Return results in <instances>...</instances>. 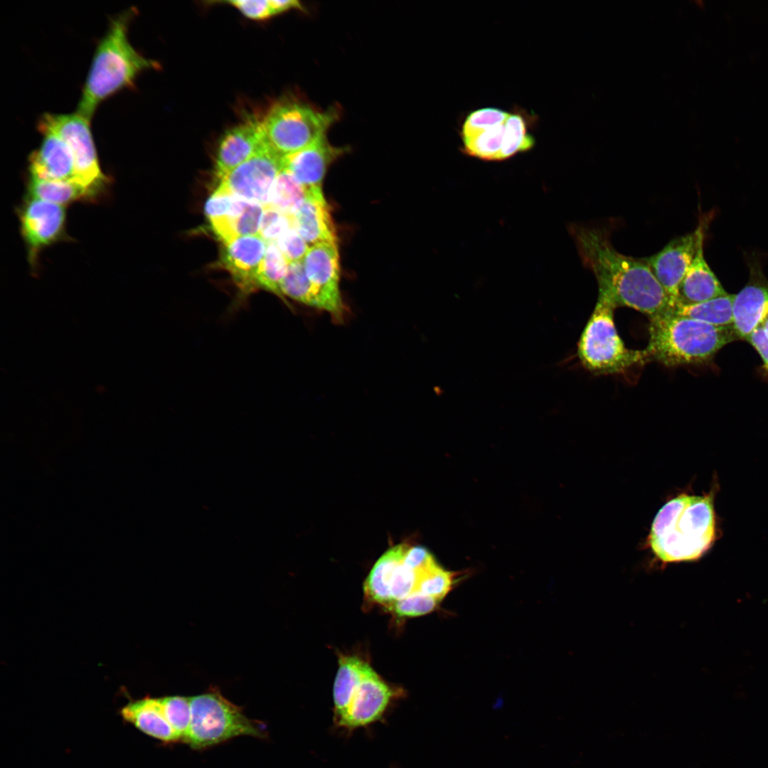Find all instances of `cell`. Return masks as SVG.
Here are the masks:
<instances>
[{
  "mask_svg": "<svg viewBox=\"0 0 768 768\" xmlns=\"http://www.w3.org/2000/svg\"><path fill=\"white\" fill-rule=\"evenodd\" d=\"M266 146L262 121L250 118L228 130L216 152L215 175L220 181Z\"/></svg>",
  "mask_w": 768,
  "mask_h": 768,
  "instance_id": "cell-15",
  "label": "cell"
},
{
  "mask_svg": "<svg viewBox=\"0 0 768 768\" xmlns=\"http://www.w3.org/2000/svg\"><path fill=\"white\" fill-rule=\"evenodd\" d=\"M90 122L76 112H46L41 115L37 127L42 134H55L66 142L75 161V180L97 193L108 178L100 166Z\"/></svg>",
  "mask_w": 768,
  "mask_h": 768,
  "instance_id": "cell-10",
  "label": "cell"
},
{
  "mask_svg": "<svg viewBox=\"0 0 768 768\" xmlns=\"http://www.w3.org/2000/svg\"><path fill=\"white\" fill-rule=\"evenodd\" d=\"M275 243L289 262L302 260L310 247L295 228L288 230Z\"/></svg>",
  "mask_w": 768,
  "mask_h": 768,
  "instance_id": "cell-33",
  "label": "cell"
},
{
  "mask_svg": "<svg viewBox=\"0 0 768 768\" xmlns=\"http://www.w3.org/2000/svg\"><path fill=\"white\" fill-rule=\"evenodd\" d=\"M505 134L501 153V161L506 160L518 153L533 147L535 139L528 131V124L521 114L510 113L504 123Z\"/></svg>",
  "mask_w": 768,
  "mask_h": 768,
  "instance_id": "cell-28",
  "label": "cell"
},
{
  "mask_svg": "<svg viewBox=\"0 0 768 768\" xmlns=\"http://www.w3.org/2000/svg\"><path fill=\"white\" fill-rule=\"evenodd\" d=\"M272 15L282 13L293 9L302 8L301 4L295 0H269Z\"/></svg>",
  "mask_w": 768,
  "mask_h": 768,
  "instance_id": "cell-36",
  "label": "cell"
},
{
  "mask_svg": "<svg viewBox=\"0 0 768 768\" xmlns=\"http://www.w3.org/2000/svg\"><path fill=\"white\" fill-rule=\"evenodd\" d=\"M510 113L494 107L481 108L469 113L462 129V140L467 139L505 122Z\"/></svg>",
  "mask_w": 768,
  "mask_h": 768,
  "instance_id": "cell-31",
  "label": "cell"
},
{
  "mask_svg": "<svg viewBox=\"0 0 768 768\" xmlns=\"http://www.w3.org/2000/svg\"><path fill=\"white\" fill-rule=\"evenodd\" d=\"M281 161L282 158L266 145L223 178L217 188L266 206L274 181L282 170Z\"/></svg>",
  "mask_w": 768,
  "mask_h": 768,
  "instance_id": "cell-13",
  "label": "cell"
},
{
  "mask_svg": "<svg viewBox=\"0 0 768 768\" xmlns=\"http://www.w3.org/2000/svg\"><path fill=\"white\" fill-rule=\"evenodd\" d=\"M569 232L582 264L597 279L598 298L615 308L634 309L650 319L666 314L673 307L644 259L618 252L606 228L572 224Z\"/></svg>",
  "mask_w": 768,
  "mask_h": 768,
  "instance_id": "cell-1",
  "label": "cell"
},
{
  "mask_svg": "<svg viewBox=\"0 0 768 768\" xmlns=\"http://www.w3.org/2000/svg\"><path fill=\"white\" fill-rule=\"evenodd\" d=\"M616 308L597 298L594 309L579 341L577 355L582 366L598 374L619 373L647 361L642 351L626 348L614 321Z\"/></svg>",
  "mask_w": 768,
  "mask_h": 768,
  "instance_id": "cell-9",
  "label": "cell"
},
{
  "mask_svg": "<svg viewBox=\"0 0 768 768\" xmlns=\"http://www.w3.org/2000/svg\"><path fill=\"white\" fill-rule=\"evenodd\" d=\"M18 216L28 261L36 271L41 252L65 235V208L27 196L19 209Z\"/></svg>",
  "mask_w": 768,
  "mask_h": 768,
  "instance_id": "cell-12",
  "label": "cell"
},
{
  "mask_svg": "<svg viewBox=\"0 0 768 768\" xmlns=\"http://www.w3.org/2000/svg\"><path fill=\"white\" fill-rule=\"evenodd\" d=\"M28 196L60 206L80 200L92 199L97 193L75 179L46 180L30 177Z\"/></svg>",
  "mask_w": 768,
  "mask_h": 768,
  "instance_id": "cell-23",
  "label": "cell"
},
{
  "mask_svg": "<svg viewBox=\"0 0 768 768\" xmlns=\"http://www.w3.org/2000/svg\"><path fill=\"white\" fill-rule=\"evenodd\" d=\"M191 720L186 743L203 750L239 736L267 737L265 725L247 718L216 688L190 698Z\"/></svg>",
  "mask_w": 768,
  "mask_h": 768,
  "instance_id": "cell-7",
  "label": "cell"
},
{
  "mask_svg": "<svg viewBox=\"0 0 768 768\" xmlns=\"http://www.w3.org/2000/svg\"><path fill=\"white\" fill-rule=\"evenodd\" d=\"M225 2L250 19L263 20L273 16L269 0H231Z\"/></svg>",
  "mask_w": 768,
  "mask_h": 768,
  "instance_id": "cell-34",
  "label": "cell"
},
{
  "mask_svg": "<svg viewBox=\"0 0 768 768\" xmlns=\"http://www.w3.org/2000/svg\"><path fill=\"white\" fill-rule=\"evenodd\" d=\"M505 123V122H504ZM504 123L462 140L464 154L484 161H501L505 134Z\"/></svg>",
  "mask_w": 768,
  "mask_h": 768,
  "instance_id": "cell-27",
  "label": "cell"
},
{
  "mask_svg": "<svg viewBox=\"0 0 768 768\" xmlns=\"http://www.w3.org/2000/svg\"><path fill=\"white\" fill-rule=\"evenodd\" d=\"M267 243L258 235L238 238L225 245L221 262L243 292L257 288V275Z\"/></svg>",
  "mask_w": 768,
  "mask_h": 768,
  "instance_id": "cell-17",
  "label": "cell"
},
{
  "mask_svg": "<svg viewBox=\"0 0 768 768\" xmlns=\"http://www.w3.org/2000/svg\"><path fill=\"white\" fill-rule=\"evenodd\" d=\"M400 693L366 661L341 655L333 687L334 722L349 732L380 721Z\"/></svg>",
  "mask_w": 768,
  "mask_h": 768,
  "instance_id": "cell-5",
  "label": "cell"
},
{
  "mask_svg": "<svg viewBox=\"0 0 768 768\" xmlns=\"http://www.w3.org/2000/svg\"><path fill=\"white\" fill-rule=\"evenodd\" d=\"M281 296H287L306 305L315 307L311 284L301 261L289 262L286 275L280 284Z\"/></svg>",
  "mask_w": 768,
  "mask_h": 768,
  "instance_id": "cell-29",
  "label": "cell"
},
{
  "mask_svg": "<svg viewBox=\"0 0 768 768\" xmlns=\"http://www.w3.org/2000/svg\"><path fill=\"white\" fill-rule=\"evenodd\" d=\"M160 699L165 715L178 741L186 743L191 720L190 698L174 695Z\"/></svg>",
  "mask_w": 768,
  "mask_h": 768,
  "instance_id": "cell-30",
  "label": "cell"
},
{
  "mask_svg": "<svg viewBox=\"0 0 768 768\" xmlns=\"http://www.w3.org/2000/svg\"><path fill=\"white\" fill-rule=\"evenodd\" d=\"M647 361L673 367L706 361L738 337L733 326H716L669 314L650 319Z\"/></svg>",
  "mask_w": 768,
  "mask_h": 768,
  "instance_id": "cell-6",
  "label": "cell"
},
{
  "mask_svg": "<svg viewBox=\"0 0 768 768\" xmlns=\"http://www.w3.org/2000/svg\"><path fill=\"white\" fill-rule=\"evenodd\" d=\"M134 13L130 7L112 17L98 41L75 111L90 120L103 100L131 87L139 73L156 65L129 41L128 26Z\"/></svg>",
  "mask_w": 768,
  "mask_h": 768,
  "instance_id": "cell-4",
  "label": "cell"
},
{
  "mask_svg": "<svg viewBox=\"0 0 768 768\" xmlns=\"http://www.w3.org/2000/svg\"><path fill=\"white\" fill-rule=\"evenodd\" d=\"M43 134L40 146L28 156L29 176L46 180L75 179V161L66 142L55 134Z\"/></svg>",
  "mask_w": 768,
  "mask_h": 768,
  "instance_id": "cell-18",
  "label": "cell"
},
{
  "mask_svg": "<svg viewBox=\"0 0 768 768\" xmlns=\"http://www.w3.org/2000/svg\"><path fill=\"white\" fill-rule=\"evenodd\" d=\"M123 720L144 734L165 744L179 742L164 710L161 699L146 697L133 700L120 710Z\"/></svg>",
  "mask_w": 768,
  "mask_h": 768,
  "instance_id": "cell-21",
  "label": "cell"
},
{
  "mask_svg": "<svg viewBox=\"0 0 768 768\" xmlns=\"http://www.w3.org/2000/svg\"><path fill=\"white\" fill-rule=\"evenodd\" d=\"M768 312V283L751 282L735 294L732 303L733 327L746 339Z\"/></svg>",
  "mask_w": 768,
  "mask_h": 768,
  "instance_id": "cell-22",
  "label": "cell"
},
{
  "mask_svg": "<svg viewBox=\"0 0 768 768\" xmlns=\"http://www.w3.org/2000/svg\"><path fill=\"white\" fill-rule=\"evenodd\" d=\"M346 150L332 145L325 134L307 147L282 158V169L290 172L307 190L322 188L328 168Z\"/></svg>",
  "mask_w": 768,
  "mask_h": 768,
  "instance_id": "cell-16",
  "label": "cell"
},
{
  "mask_svg": "<svg viewBox=\"0 0 768 768\" xmlns=\"http://www.w3.org/2000/svg\"><path fill=\"white\" fill-rule=\"evenodd\" d=\"M311 284L315 307L342 321L346 308L339 288L340 257L337 242H325L309 247L302 260Z\"/></svg>",
  "mask_w": 768,
  "mask_h": 768,
  "instance_id": "cell-11",
  "label": "cell"
},
{
  "mask_svg": "<svg viewBox=\"0 0 768 768\" xmlns=\"http://www.w3.org/2000/svg\"><path fill=\"white\" fill-rule=\"evenodd\" d=\"M758 351L768 369V338L762 328L758 325L746 338Z\"/></svg>",
  "mask_w": 768,
  "mask_h": 768,
  "instance_id": "cell-35",
  "label": "cell"
},
{
  "mask_svg": "<svg viewBox=\"0 0 768 768\" xmlns=\"http://www.w3.org/2000/svg\"><path fill=\"white\" fill-rule=\"evenodd\" d=\"M702 232L695 257L681 281L674 306H692L727 294L704 258Z\"/></svg>",
  "mask_w": 768,
  "mask_h": 768,
  "instance_id": "cell-19",
  "label": "cell"
},
{
  "mask_svg": "<svg viewBox=\"0 0 768 768\" xmlns=\"http://www.w3.org/2000/svg\"><path fill=\"white\" fill-rule=\"evenodd\" d=\"M338 114L335 108L321 111L302 102H279L262 121L265 142L271 151L283 158L326 134Z\"/></svg>",
  "mask_w": 768,
  "mask_h": 768,
  "instance_id": "cell-8",
  "label": "cell"
},
{
  "mask_svg": "<svg viewBox=\"0 0 768 768\" xmlns=\"http://www.w3.org/2000/svg\"><path fill=\"white\" fill-rule=\"evenodd\" d=\"M292 228H294L293 215L284 213L270 206H263V214L258 235L267 243L276 242Z\"/></svg>",
  "mask_w": 768,
  "mask_h": 768,
  "instance_id": "cell-32",
  "label": "cell"
},
{
  "mask_svg": "<svg viewBox=\"0 0 768 768\" xmlns=\"http://www.w3.org/2000/svg\"><path fill=\"white\" fill-rule=\"evenodd\" d=\"M289 264L275 242L267 243L257 272V287L282 297L280 284L287 272Z\"/></svg>",
  "mask_w": 768,
  "mask_h": 768,
  "instance_id": "cell-26",
  "label": "cell"
},
{
  "mask_svg": "<svg viewBox=\"0 0 768 768\" xmlns=\"http://www.w3.org/2000/svg\"><path fill=\"white\" fill-rule=\"evenodd\" d=\"M735 294H726L692 306H674L666 314L695 319L716 326L733 324Z\"/></svg>",
  "mask_w": 768,
  "mask_h": 768,
  "instance_id": "cell-24",
  "label": "cell"
},
{
  "mask_svg": "<svg viewBox=\"0 0 768 768\" xmlns=\"http://www.w3.org/2000/svg\"><path fill=\"white\" fill-rule=\"evenodd\" d=\"M762 328L766 336L768 338V312L765 314L760 324H759Z\"/></svg>",
  "mask_w": 768,
  "mask_h": 768,
  "instance_id": "cell-37",
  "label": "cell"
},
{
  "mask_svg": "<svg viewBox=\"0 0 768 768\" xmlns=\"http://www.w3.org/2000/svg\"><path fill=\"white\" fill-rule=\"evenodd\" d=\"M716 486L703 495L681 494L656 513L648 545L662 563L694 561L703 556L718 536L714 506Z\"/></svg>",
  "mask_w": 768,
  "mask_h": 768,
  "instance_id": "cell-2",
  "label": "cell"
},
{
  "mask_svg": "<svg viewBox=\"0 0 768 768\" xmlns=\"http://www.w3.org/2000/svg\"><path fill=\"white\" fill-rule=\"evenodd\" d=\"M708 220H700L692 233L677 237L656 254L643 257L651 272L675 305L678 285L690 267Z\"/></svg>",
  "mask_w": 768,
  "mask_h": 768,
  "instance_id": "cell-14",
  "label": "cell"
},
{
  "mask_svg": "<svg viewBox=\"0 0 768 768\" xmlns=\"http://www.w3.org/2000/svg\"><path fill=\"white\" fill-rule=\"evenodd\" d=\"M294 228L309 245L337 242L336 230L322 188L308 190V195L293 215Z\"/></svg>",
  "mask_w": 768,
  "mask_h": 768,
  "instance_id": "cell-20",
  "label": "cell"
},
{
  "mask_svg": "<svg viewBox=\"0 0 768 768\" xmlns=\"http://www.w3.org/2000/svg\"><path fill=\"white\" fill-rule=\"evenodd\" d=\"M436 563L422 546L396 545L383 553L372 567L364 582L365 597L400 618L430 613L439 601L423 594L422 584Z\"/></svg>",
  "mask_w": 768,
  "mask_h": 768,
  "instance_id": "cell-3",
  "label": "cell"
},
{
  "mask_svg": "<svg viewBox=\"0 0 768 768\" xmlns=\"http://www.w3.org/2000/svg\"><path fill=\"white\" fill-rule=\"evenodd\" d=\"M307 195L308 190L290 172L282 169L274 181L266 206L293 215Z\"/></svg>",
  "mask_w": 768,
  "mask_h": 768,
  "instance_id": "cell-25",
  "label": "cell"
}]
</instances>
